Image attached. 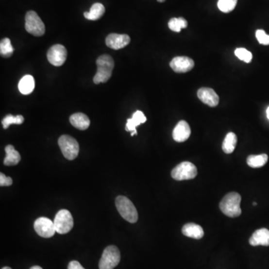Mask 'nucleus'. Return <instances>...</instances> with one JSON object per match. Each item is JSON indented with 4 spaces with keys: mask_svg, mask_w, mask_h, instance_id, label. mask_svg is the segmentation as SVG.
<instances>
[{
    "mask_svg": "<svg viewBox=\"0 0 269 269\" xmlns=\"http://www.w3.org/2000/svg\"><path fill=\"white\" fill-rule=\"evenodd\" d=\"M242 198L236 192H230L220 201V209L225 216L230 218L238 217L242 214L241 209Z\"/></svg>",
    "mask_w": 269,
    "mask_h": 269,
    "instance_id": "nucleus-1",
    "label": "nucleus"
},
{
    "mask_svg": "<svg viewBox=\"0 0 269 269\" xmlns=\"http://www.w3.org/2000/svg\"><path fill=\"white\" fill-rule=\"evenodd\" d=\"M98 70L94 77V83L100 84L106 83L111 78L115 67L113 59L109 55H102L97 60Z\"/></svg>",
    "mask_w": 269,
    "mask_h": 269,
    "instance_id": "nucleus-2",
    "label": "nucleus"
},
{
    "mask_svg": "<svg viewBox=\"0 0 269 269\" xmlns=\"http://www.w3.org/2000/svg\"><path fill=\"white\" fill-rule=\"evenodd\" d=\"M115 205L123 219L132 224L137 222L138 212L130 199L124 196H118L115 200Z\"/></svg>",
    "mask_w": 269,
    "mask_h": 269,
    "instance_id": "nucleus-3",
    "label": "nucleus"
},
{
    "mask_svg": "<svg viewBox=\"0 0 269 269\" xmlns=\"http://www.w3.org/2000/svg\"><path fill=\"white\" fill-rule=\"evenodd\" d=\"M120 261L118 248L114 245L108 246L103 251L99 263L100 269H114Z\"/></svg>",
    "mask_w": 269,
    "mask_h": 269,
    "instance_id": "nucleus-4",
    "label": "nucleus"
},
{
    "mask_svg": "<svg viewBox=\"0 0 269 269\" xmlns=\"http://www.w3.org/2000/svg\"><path fill=\"white\" fill-rule=\"evenodd\" d=\"M59 145L64 156L68 160H73L80 152L79 143L70 135H62L59 139Z\"/></svg>",
    "mask_w": 269,
    "mask_h": 269,
    "instance_id": "nucleus-5",
    "label": "nucleus"
},
{
    "mask_svg": "<svg viewBox=\"0 0 269 269\" xmlns=\"http://www.w3.org/2000/svg\"><path fill=\"white\" fill-rule=\"evenodd\" d=\"M25 28L26 32L34 36L40 37L45 33V25L40 17L34 11H30L26 15Z\"/></svg>",
    "mask_w": 269,
    "mask_h": 269,
    "instance_id": "nucleus-6",
    "label": "nucleus"
},
{
    "mask_svg": "<svg viewBox=\"0 0 269 269\" xmlns=\"http://www.w3.org/2000/svg\"><path fill=\"white\" fill-rule=\"evenodd\" d=\"M57 234H66L73 227V219L71 213L67 209L58 212L53 220Z\"/></svg>",
    "mask_w": 269,
    "mask_h": 269,
    "instance_id": "nucleus-7",
    "label": "nucleus"
},
{
    "mask_svg": "<svg viewBox=\"0 0 269 269\" xmlns=\"http://www.w3.org/2000/svg\"><path fill=\"white\" fill-rule=\"evenodd\" d=\"M198 174L196 166L189 162H184L176 166L171 171V177L174 180H191L195 178Z\"/></svg>",
    "mask_w": 269,
    "mask_h": 269,
    "instance_id": "nucleus-8",
    "label": "nucleus"
},
{
    "mask_svg": "<svg viewBox=\"0 0 269 269\" xmlns=\"http://www.w3.org/2000/svg\"><path fill=\"white\" fill-rule=\"evenodd\" d=\"M34 228L37 235L43 238H51L56 233L53 221L45 217L37 219L34 221Z\"/></svg>",
    "mask_w": 269,
    "mask_h": 269,
    "instance_id": "nucleus-9",
    "label": "nucleus"
},
{
    "mask_svg": "<svg viewBox=\"0 0 269 269\" xmlns=\"http://www.w3.org/2000/svg\"><path fill=\"white\" fill-rule=\"evenodd\" d=\"M47 59L51 65L55 67H60L64 65L67 59L66 48L61 44H55L50 48L47 52Z\"/></svg>",
    "mask_w": 269,
    "mask_h": 269,
    "instance_id": "nucleus-10",
    "label": "nucleus"
},
{
    "mask_svg": "<svg viewBox=\"0 0 269 269\" xmlns=\"http://www.w3.org/2000/svg\"><path fill=\"white\" fill-rule=\"evenodd\" d=\"M170 66L176 73H187L194 68L195 62L189 57L177 56L172 59Z\"/></svg>",
    "mask_w": 269,
    "mask_h": 269,
    "instance_id": "nucleus-11",
    "label": "nucleus"
},
{
    "mask_svg": "<svg viewBox=\"0 0 269 269\" xmlns=\"http://www.w3.org/2000/svg\"><path fill=\"white\" fill-rule=\"evenodd\" d=\"M130 43V36L127 34H119L112 33L109 34L105 39V44L111 49L118 50L123 49L127 47Z\"/></svg>",
    "mask_w": 269,
    "mask_h": 269,
    "instance_id": "nucleus-12",
    "label": "nucleus"
},
{
    "mask_svg": "<svg viewBox=\"0 0 269 269\" xmlns=\"http://www.w3.org/2000/svg\"><path fill=\"white\" fill-rule=\"evenodd\" d=\"M198 97L201 102L210 107H216L219 103V97L212 88H201L198 90Z\"/></svg>",
    "mask_w": 269,
    "mask_h": 269,
    "instance_id": "nucleus-13",
    "label": "nucleus"
},
{
    "mask_svg": "<svg viewBox=\"0 0 269 269\" xmlns=\"http://www.w3.org/2000/svg\"><path fill=\"white\" fill-rule=\"evenodd\" d=\"M191 135V128L189 125L185 120H181L177 123L174 131L173 138L177 142H184L188 139Z\"/></svg>",
    "mask_w": 269,
    "mask_h": 269,
    "instance_id": "nucleus-14",
    "label": "nucleus"
},
{
    "mask_svg": "<svg viewBox=\"0 0 269 269\" xmlns=\"http://www.w3.org/2000/svg\"><path fill=\"white\" fill-rule=\"evenodd\" d=\"M249 243L252 246H269V230L266 228L256 230L250 238Z\"/></svg>",
    "mask_w": 269,
    "mask_h": 269,
    "instance_id": "nucleus-15",
    "label": "nucleus"
},
{
    "mask_svg": "<svg viewBox=\"0 0 269 269\" xmlns=\"http://www.w3.org/2000/svg\"><path fill=\"white\" fill-rule=\"evenodd\" d=\"M182 232L185 236L195 238V239H201L204 235L203 228L198 224H193V223H189L184 225L182 229Z\"/></svg>",
    "mask_w": 269,
    "mask_h": 269,
    "instance_id": "nucleus-16",
    "label": "nucleus"
},
{
    "mask_svg": "<svg viewBox=\"0 0 269 269\" xmlns=\"http://www.w3.org/2000/svg\"><path fill=\"white\" fill-rule=\"evenodd\" d=\"M70 122L73 127L80 130H87L90 126L89 118L83 113L73 114L70 116Z\"/></svg>",
    "mask_w": 269,
    "mask_h": 269,
    "instance_id": "nucleus-17",
    "label": "nucleus"
},
{
    "mask_svg": "<svg viewBox=\"0 0 269 269\" xmlns=\"http://www.w3.org/2000/svg\"><path fill=\"white\" fill-rule=\"evenodd\" d=\"M147 118L141 111H136L133 114L132 118L127 120V125H126V130L127 132H135L136 127L139 126L141 123H144L146 122Z\"/></svg>",
    "mask_w": 269,
    "mask_h": 269,
    "instance_id": "nucleus-18",
    "label": "nucleus"
},
{
    "mask_svg": "<svg viewBox=\"0 0 269 269\" xmlns=\"http://www.w3.org/2000/svg\"><path fill=\"white\" fill-rule=\"evenodd\" d=\"M5 156L4 159V165L6 166H13L17 165L21 159L20 153L15 150L12 145H8L5 148Z\"/></svg>",
    "mask_w": 269,
    "mask_h": 269,
    "instance_id": "nucleus-19",
    "label": "nucleus"
},
{
    "mask_svg": "<svg viewBox=\"0 0 269 269\" xmlns=\"http://www.w3.org/2000/svg\"><path fill=\"white\" fill-rule=\"evenodd\" d=\"M18 88L21 94L24 95L31 94L34 89V79L31 75H26L20 80Z\"/></svg>",
    "mask_w": 269,
    "mask_h": 269,
    "instance_id": "nucleus-20",
    "label": "nucleus"
},
{
    "mask_svg": "<svg viewBox=\"0 0 269 269\" xmlns=\"http://www.w3.org/2000/svg\"><path fill=\"white\" fill-rule=\"evenodd\" d=\"M105 9L103 5L101 3H94L91 6L90 12H84V16L89 20H98L102 17L105 13Z\"/></svg>",
    "mask_w": 269,
    "mask_h": 269,
    "instance_id": "nucleus-21",
    "label": "nucleus"
},
{
    "mask_svg": "<svg viewBox=\"0 0 269 269\" xmlns=\"http://www.w3.org/2000/svg\"><path fill=\"white\" fill-rule=\"evenodd\" d=\"M237 144L236 134L234 133H229L226 135L222 144V150L227 154H230L234 152Z\"/></svg>",
    "mask_w": 269,
    "mask_h": 269,
    "instance_id": "nucleus-22",
    "label": "nucleus"
},
{
    "mask_svg": "<svg viewBox=\"0 0 269 269\" xmlns=\"http://www.w3.org/2000/svg\"><path fill=\"white\" fill-rule=\"evenodd\" d=\"M268 159L269 157L266 154L251 155L247 159V164L253 168H261L267 163Z\"/></svg>",
    "mask_w": 269,
    "mask_h": 269,
    "instance_id": "nucleus-23",
    "label": "nucleus"
},
{
    "mask_svg": "<svg viewBox=\"0 0 269 269\" xmlns=\"http://www.w3.org/2000/svg\"><path fill=\"white\" fill-rule=\"evenodd\" d=\"M187 26H188V22L183 17L172 18L168 22L169 29L175 33H180L182 29H185Z\"/></svg>",
    "mask_w": 269,
    "mask_h": 269,
    "instance_id": "nucleus-24",
    "label": "nucleus"
},
{
    "mask_svg": "<svg viewBox=\"0 0 269 269\" xmlns=\"http://www.w3.org/2000/svg\"><path fill=\"white\" fill-rule=\"evenodd\" d=\"M14 53V47L11 44V41L8 37L2 39L0 43V54L4 58H9Z\"/></svg>",
    "mask_w": 269,
    "mask_h": 269,
    "instance_id": "nucleus-25",
    "label": "nucleus"
},
{
    "mask_svg": "<svg viewBox=\"0 0 269 269\" xmlns=\"http://www.w3.org/2000/svg\"><path fill=\"white\" fill-rule=\"evenodd\" d=\"M24 121V118L22 115H17L13 116L12 115H8L4 118L2 120V126L3 128L8 129L9 126L12 124H22Z\"/></svg>",
    "mask_w": 269,
    "mask_h": 269,
    "instance_id": "nucleus-26",
    "label": "nucleus"
},
{
    "mask_svg": "<svg viewBox=\"0 0 269 269\" xmlns=\"http://www.w3.org/2000/svg\"><path fill=\"white\" fill-rule=\"evenodd\" d=\"M238 0H219L218 7L220 12L224 13H230L234 10L236 6Z\"/></svg>",
    "mask_w": 269,
    "mask_h": 269,
    "instance_id": "nucleus-27",
    "label": "nucleus"
},
{
    "mask_svg": "<svg viewBox=\"0 0 269 269\" xmlns=\"http://www.w3.org/2000/svg\"><path fill=\"white\" fill-rule=\"evenodd\" d=\"M235 55L240 60L243 61L246 63L252 62V58H253L252 52L247 50L245 48H238L235 50Z\"/></svg>",
    "mask_w": 269,
    "mask_h": 269,
    "instance_id": "nucleus-28",
    "label": "nucleus"
},
{
    "mask_svg": "<svg viewBox=\"0 0 269 269\" xmlns=\"http://www.w3.org/2000/svg\"><path fill=\"white\" fill-rule=\"evenodd\" d=\"M256 37L259 44L263 45H269V34H266L264 30H257L256 32Z\"/></svg>",
    "mask_w": 269,
    "mask_h": 269,
    "instance_id": "nucleus-29",
    "label": "nucleus"
},
{
    "mask_svg": "<svg viewBox=\"0 0 269 269\" xmlns=\"http://www.w3.org/2000/svg\"><path fill=\"white\" fill-rule=\"evenodd\" d=\"M12 183L13 181L11 177H6L2 173L0 174V185L1 186H10L12 185Z\"/></svg>",
    "mask_w": 269,
    "mask_h": 269,
    "instance_id": "nucleus-30",
    "label": "nucleus"
},
{
    "mask_svg": "<svg viewBox=\"0 0 269 269\" xmlns=\"http://www.w3.org/2000/svg\"><path fill=\"white\" fill-rule=\"evenodd\" d=\"M68 269H84L78 261H71L68 265Z\"/></svg>",
    "mask_w": 269,
    "mask_h": 269,
    "instance_id": "nucleus-31",
    "label": "nucleus"
},
{
    "mask_svg": "<svg viewBox=\"0 0 269 269\" xmlns=\"http://www.w3.org/2000/svg\"><path fill=\"white\" fill-rule=\"evenodd\" d=\"M30 269H43L41 267V266H33V267L31 268Z\"/></svg>",
    "mask_w": 269,
    "mask_h": 269,
    "instance_id": "nucleus-32",
    "label": "nucleus"
},
{
    "mask_svg": "<svg viewBox=\"0 0 269 269\" xmlns=\"http://www.w3.org/2000/svg\"><path fill=\"white\" fill-rule=\"evenodd\" d=\"M266 114H267V118L269 120V106L268 107L267 110H266Z\"/></svg>",
    "mask_w": 269,
    "mask_h": 269,
    "instance_id": "nucleus-33",
    "label": "nucleus"
},
{
    "mask_svg": "<svg viewBox=\"0 0 269 269\" xmlns=\"http://www.w3.org/2000/svg\"><path fill=\"white\" fill-rule=\"evenodd\" d=\"M159 2H164L166 0H157Z\"/></svg>",
    "mask_w": 269,
    "mask_h": 269,
    "instance_id": "nucleus-34",
    "label": "nucleus"
},
{
    "mask_svg": "<svg viewBox=\"0 0 269 269\" xmlns=\"http://www.w3.org/2000/svg\"><path fill=\"white\" fill-rule=\"evenodd\" d=\"M2 269H11V268H9V267H4V268H2Z\"/></svg>",
    "mask_w": 269,
    "mask_h": 269,
    "instance_id": "nucleus-35",
    "label": "nucleus"
},
{
    "mask_svg": "<svg viewBox=\"0 0 269 269\" xmlns=\"http://www.w3.org/2000/svg\"><path fill=\"white\" fill-rule=\"evenodd\" d=\"M253 206H256V203H253Z\"/></svg>",
    "mask_w": 269,
    "mask_h": 269,
    "instance_id": "nucleus-36",
    "label": "nucleus"
}]
</instances>
